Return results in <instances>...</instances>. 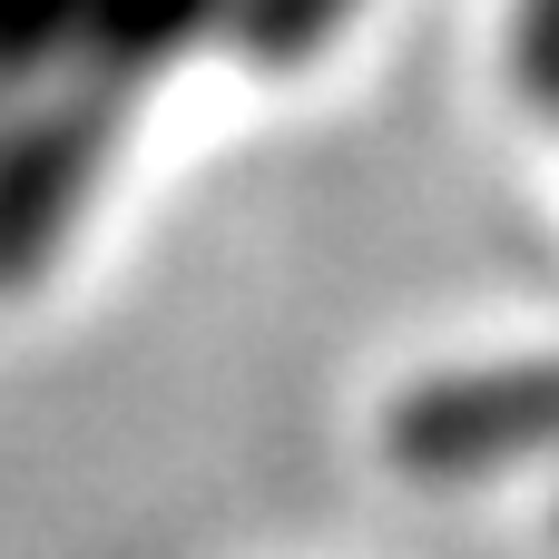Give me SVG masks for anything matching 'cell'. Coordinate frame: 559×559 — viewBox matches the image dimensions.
<instances>
[]
</instances>
